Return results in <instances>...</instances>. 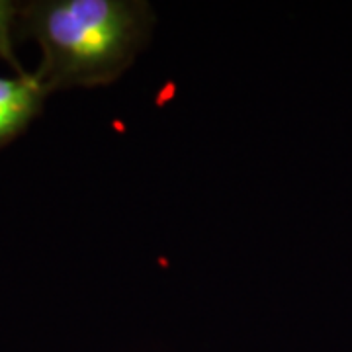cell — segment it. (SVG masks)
<instances>
[{"label": "cell", "mask_w": 352, "mask_h": 352, "mask_svg": "<svg viewBox=\"0 0 352 352\" xmlns=\"http://www.w3.org/2000/svg\"><path fill=\"white\" fill-rule=\"evenodd\" d=\"M47 94L34 73L0 76V147L24 131L39 113Z\"/></svg>", "instance_id": "2"}, {"label": "cell", "mask_w": 352, "mask_h": 352, "mask_svg": "<svg viewBox=\"0 0 352 352\" xmlns=\"http://www.w3.org/2000/svg\"><path fill=\"white\" fill-rule=\"evenodd\" d=\"M18 14H20V10L16 8L14 2L0 0V59L12 65L16 73H24L18 59H16V55H14L12 47V25Z\"/></svg>", "instance_id": "3"}, {"label": "cell", "mask_w": 352, "mask_h": 352, "mask_svg": "<svg viewBox=\"0 0 352 352\" xmlns=\"http://www.w3.org/2000/svg\"><path fill=\"white\" fill-rule=\"evenodd\" d=\"M24 32L38 41L34 75L47 92L102 87L122 76L151 34V6L138 0H38L20 10Z\"/></svg>", "instance_id": "1"}]
</instances>
